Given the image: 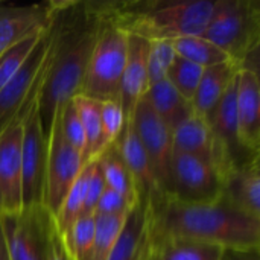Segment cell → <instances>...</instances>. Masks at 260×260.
Wrapping results in <instances>:
<instances>
[{"instance_id": "obj_1", "label": "cell", "mask_w": 260, "mask_h": 260, "mask_svg": "<svg viewBox=\"0 0 260 260\" xmlns=\"http://www.w3.org/2000/svg\"><path fill=\"white\" fill-rule=\"evenodd\" d=\"M99 26L91 3L58 2L52 53L37 98L46 133L55 111L82 93Z\"/></svg>"}, {"instance_id": "obj_2", "label": "cell", "mask_w": 260, "mask_h": 260, "mask_svg": "<svg viewBox=\"0 0 260 260\" xmlns=\"http://www.w3.org/2000/svg\"><path fill=\"white\" fill-rule=\"evenodd\" d=\"M149 236L204 242L222 250H253L260 248V219L238 210L224 197L187 204L161 195L149 201Z\"/></svg>"}, {"instance_id": "obj_3", "label": "cell", "mask_w": 260, "mask_h": 260, "mask_svg": "<svg viewBox=\"0 0 260 260\" xmlns=\"http://www.w3.org/2000/svg\"><path fill=\"white\" fill-rule=\"evenodd\" d=\"M104 17L129 35L146 41H175L203 35L212 18L215 0H154L93 3Z\"/></svg>"}, {"instance_id": "obj_4", "label": "cell", "mask_w": 260, "mask_h": 260, "mask_svg": "<svg viewBox=\"0 0 260 260\" xmlns=\"http://www.w3.org/2000/svg\"><path fill=\"white\" fill-rule=\"evenodd\" d=\"M203 37L242 66L259 50L260 3L257 0H215L212 18Z\"/></svg>"}, {"instance_id": "obj_5", "label": "cell", "mask_w": 260, "mask_h": 260, "mask_svg": "<svg viewBox=\"0 0 260 260\" xmlns=\"http://www.w3.org/2000/svg\"><path fill=\"white\" fill-rule=\"evenodd\" d=\"M96 14L101 18V26L81 94L99 102L119 101L120 81L128 56L129 34L116 21L104 17L98 11Z\"/></svg>"}, {"instance_id": "obj_6", "label": "cell", "mask_w": 260, "mask_h": 260, "mask_svg": "<svg viewBox=\"0 0 260 260\" xmlns=\"http://www.w3.org/2000/svg\"><path fill=\"white\" fill-rule=\"evenodd\" d=\"M84 165V155L64 139L56 110L47 128V157L43 193V207L52 218L56 215Z\"/></svg>"}, {"instance_id": "obj_7", "label": "cell", "mask_w": 260, "mask_h": 260, "mask_svg": "<svg viewBox=\"0 0 260 260\" xmlns=\"http://www.w3.org/2000/svg\"><path fill=\"white\" fill-rule=\"evenodd\" d=\"M37 98H32L20 111L23 113V137H21V186L23 207L34 209L43 206L46 157H47V133L38 111Z\"/></svg>"}, {"instance_id": "obj_8", "label": "cell", "mask_w": 260, "mask_h": 260, "mask_svg": "<svg viewBox=\"0 0 260 260\" xmlns=\"http://www.w3.org/2000/svg\"><path fill=\"white\" fill-rule=\"evenodd\" d=\"M53 44V21L43 32L40 41L23 62L20 70L0 91V131L40 91Z\"/></svg>"}, {"instance_id": "obj_9", "label": "cell", "mask_w": 260, "mask_h": 260, "mask_svg": "<svg viewBox=\"0 0 260 260\" xmlns=\"http://www.w3.org/2000/svg\"><path fill=\"white\" fill-rule=\"evenodd\" d=\"M165 195L187 204L213 203L222 198V181L210 163L189 154L172 152Z\"/></svg>"}, {"instance_id": "obj_10", "label": "cell", "mask_w": 260, "mask_h": 260, "mask_svg": "<svg viewBox=\"0 0 260 260\" xmlns=\"http://www.w3.org/2000/svg\"><path fill=\"white\" fill-rule=\"evenodd\" d=\"M53 218L44 207L23 209L18 215L2 216L9 260H47L49 235Z\"/></svg>"}, {"instance_id": "obj_11", "label": "cell", "mask_w": 260, "mask_h": 260, "mask_svg": "<svg viewBox=\"0 0 260 260\" xmlns=\"http://www.w3.org/2000/svg\"><path fill=\"white\" fill-rule=\"evenodd\" d=\"M136 136L139 137L157 180L161 193H166L169 165L172 157V133L168 125L157 116L148 101L143 98L134 108L129 119Z\"/></svg>"}, {"instance_id": "obj_12", "label": "cell", "mask_w": 260, "mask_h": 260, "mask_svg": "<svg viewBox=\"0 0 260 260\" xmlns=\"http://www.w3.org/2000/svg\"><path fill=\"white\" fill-rule=\"evenodd\" d=\"M23 113L0 131V218L23 212L21 186Z\"/></svg>"}, {"instance_id": "obj_13", "label": "cell", "mask_w": 260, "mask_h": 260, "mask_svg": "<svg viewBox=\"0 0 260 260\" xmlns=\"http://www.w3.org/2000/svg\"><path fill=\"white\" fill-rule=\"evenodd\" d=\"M58 2L38 3L29 6L0 8V55L21 40L44 30L53 21Z\"/></svg>"}, {"instance_id": "obj_14", "label": "cell", "mask_w": 260, "mask_h": 260, "mask_svg": "<svg viewBox=\"0 0 260 260\" xmlns=\"http://www.w3.org/2000/svg\"><path fill=\"white\" fill-rule=\"evenodd\" d=\"M236 122L242 148L260 154V81L259 73L241 69L236 82Z\"/></svg>"}, {"instance_id": "obj_15", "label": "cell", "mask_w": 260, "mask_h": 260, "mask_svg": "<svg viewBox=\"0 0 260 260\" xmlns=\"http://www.w3.org/2000/svg\"><path fill=\"white\" fill-rule=\"evenodd\" d=\"M116 146L134 180L137 195L140 198H145L148 201H154L160 198L163 193L157 184V180L154 177L149 158L139 140V137L134 133V128L131 125V120H125L123 129L116 139Z\"/></svg>"}, {"instance_id": "obj_16", "label": "cell", "mask_w": 260, "mask_h": 260, "mask_svg": "<svg viewBox=\"0 0 260 260\" xmlns=\"http://www.w3.org/2000/svg\"><path fill=\"white\" fill-rule=\"evenodd\" d=\"M148 47H149V41L137 35H129L128 56H126V64L123 69L120 91H119V102L123 108L125 120L131 117L136 105L143 99L149 87L148 69H146Z\"/></svg>"}, {"instance_id": "obj_17", "label": "cell", "mask_w": 260, "mask_h": 260, "mask_svg": "<svg viewBox=\"0 0 260 260\" xmlns=\"http://www.w3.org/2000/svg\"><path fill=\"white\" fill-rule=\"evenodd\" d=\"M222 197L238 210L260 219V155L248 158L224 180Z\"/></svg>"}, {"instance_id": "obj_18", "label": "cell", "mask_w": 260, "mask_h": 260, "mask_svg": "<svg viewBox=\"0 0 260 260\" xmlns=\"http://www.w3.org/2000/svg\"><path fill=\"white\" fill-rule=\"evenodd\" d=\"M149 239V201H139L128 213L123 229L107 260H142Z\"/></svg>"}, {"instance_id": "obj_19", "label": "cell", "mask_w": 260, "mask_h": 260, "mask_svg": "<svg viewBox=\"0 0 260 260\" xmlns=\"http://www.w3.org/2000/svg\"><path fill=\"white\" fill-rule=\"evenodd\" d=\"M239 70L241 66L235 61L206 67L190 102L193 113L207 120L222 101L232 82L236 79Z\"/></svg>"}, {"instance_id": "obj_20", "label": "cell", "mask_w": 260, "mask_h": 260, "mask_svg": "<svg viewBox=\"0 0 260 260\" xmlns=\"http://www.w3.org/2000/svg\"><path fill=\"white\" fill-rule=\"evenodd\" d=\"M222 248L177 238H151L142 260H221Z\"/></svg>"}, {"instance_id": "obj_21", "label": "cell", "mask_w": 260, "mask_h": 260, "mask_svg": "<svg viewBox=\"0 0 260 260\" xmlns=\"http://www.w3.org/2000/svg\"><path fill=\"white\" fill-rule=\"evenodd\" d=\"M172 149L212 165V134L206 119L192 113L172 129ZM213 166V165H212Z\"/></svg>"}, {"instance_id": "obj_22", "label": "cell", "mask_w": 260, "mask_h": 260, "mask_svg": "<svg viewBox=\"0 0 260 260\" xmlns=\"http://www.w3.org/2000/svg\"><path fill=\"white\" fill-rule=\"evenodd\" d=\"M143 98L148 101L157 116L168 125L171 133L180 122L193 113L192 104L186 101L168 79L151 85Z\"/></svg>"}, {"instance_id": "obj_23", "label": "cell", "mask_w": 260, "mask_h": 260, "mask_svg": "<svg viewBox=\"0 0 260 260\" xmlns=\"http://www.w3.org/2000/svg\"><path fill=\"white\" fill-rule=\"evenodd\" d=\"M72 102L79 114L84 128V134H85L84 160L87 163L96 160L107 148L102 137V126H101V102L84 94L75 96Z\"/></svg>"}, {"instance_id": "obj_24", "label": "cell", "mask_w": 260, "mask_h": 260, "mask_svg": "<svg viewBox=\"0 0 260 260\" xmlns=\"http://www.w3.org/2000/svg\"><path fill=\"white\" fill-rule=\"evenodd\" d=\"M96 160L102 169L105 184L108 189H113L133 201L139 200L134 180L128 171L116 143L108 145Z\"/></svg>"}, {"instance_id": "obj_25", "label": "cell", "mask_w": 260, "mask_h": 260, "mask_svg": "<svg viewBox=\"0 0 260 260\" xmlns=\"http://www.w3.org/2000/svg\"><path fill=\"white\" fill-rule=\"evenodd\" d=\"M88 174H90V163L87 161L84 165V168L81 169L78 178L75 180L73 186L67 192L66 198L62 200L56 215L53 216V225H55L56 233L61 236V239L66 238V235L70 232L73 224L84 213V203H85Z\"/></svg>"}, {"instance_id": "obj_26", "label": "cell", "mask_w": 260, "mask_h": 260, "mask_svg": "<svg viewBox=\"0 0 260 260\" xmlns=\"http://www.w3.org/2000/svg\"><path fill=\"white\" fill-rule=\"evenodd\" d=\"M174 49H175L177 56L187 59L193 64H198L204 69L232 61L230 56L224 50H221L218 46H215L212 41H209L203 35L184 37V38L175 40Z\"/></svg>"}, {"instance_id": "obj_27", "label": "cell", "mask_w": 260, "mask_h": 260, "mask_svg": "<svg viewBox=\"0 0 260 260\" xmlns=\"http://www.w3.org/2000/svg\"><path fill=\"white\" fill-rule=\"evenodd\" d=\"M128 215H98L94 213V238L90 260H107Z\"/></svg>"}, {"instance_id": "obj_28", "label": "cell", "mask_w": 260, "mask_h": 260, "mask_svg": "<svg viewBox=\"0 0 260 260\" xmlns=\"http://www.w3.org/2000/svg\"><path fill=\"white\" fill-rule=\"evenodd\" d=\"M94 238V215H81L62 239L70 260H90Z\"/></svg>"}, {"instance_id": "obj_29", "label": "cell", "mask_w": 260, "mask_h": 260, "mask_svg": "<svg viewBox=\"0 0 260 260\" xmlns=\"http://www.w3.org/2000/svg\"><path fill=\"white\" fill-rule=\"evenodd\" d=\"M177 58L174 41L157 40L149 41L146 69H148V85H154L168 78V72ZM148 87V88H149Z\"/></svg>"}, {"instance_id": "obj_30", "label": "cell", "mask_w": 260, "mask_h": 260, "mask_svg": "<svg viewBox=\"0 0 260 260\" xmlns=\"http://www.w3.org/2000/svg\"><path fill=\"white\" fill-rule=\"evenodd\" d=\"M203 73H204V67L177 56L168 72L166 79L186 101L192 102V98L200 85Z\"/></svg>"}, {"instance_id": "obj_31", "label": "cell", "mask_w": 260, "mask_h": 260, "mask_svg": "<svg viewBox=\"0 0 260 260\" xmlns=\"http://www.w3.org/2000/svg\"><path fill=\"white\" fill-rule=\"evenodd\" d=\"M44 30H40L34 35L21 40L20 43H17L15 46L8 49L3 55H0V91L11 81V78L20 70L23 62L27 59V56L30 55L34 47L40 41Z\"/></svg>"}, {"instance_id": "obj_32", "label": "cell", "mask_w": 260, "mask_h": 260, "mask_svg": "<svg viewBox=\"0 0 260 260\" xmlns=\"http://www.w3.org/2000/svg\"><path fill=\"white\" fill-rule=\"evenodd\" d=\"M58 116H59V125L64 139L82 155L85 152V134L84 128L79 119V114L73 105L72 101L64 104L62 107L58 108ZM85 161V160H84Z\"/></svg>"}, {"instance_id": "obj_33", "label": "cell", "mask_w": 260, "mask_h": 260, "mask_svg": "<svg viewBox=\"0 0 260 260\" xmlns=\"http://www.w3.org/2000/svg\"><path fill=\"white\" fill-rule=\"evenodd\" d=\"M125 125V113L119 101H102L101 102V126L105 145L116 142Z\"/></svg>"}, {"instance_id": "obj_34", "label": "cell", "mask_w": 260, "mask_h": 260, "mask_svg": "<svg viewBox=\"0 0 260 260\" xmlns=\"http://www.w3.org/2000/svg\"><path fill=\"white\" fill-rule=\"evenodd\" d=\"M90 163V174L87 180V192H85V203H84V213L82 215H94L96 206L107 189L105 178L98 160H91Z\"/></svg>"}, {"instance_id": "obj_35", "label": "cell", "mask_w": 260, "mask_h": 260, "mask_svg": "<svg viewBox=\"0 0 260 260\" xmlns=\"http://www.w3.org/2000/svg\"><path fill=\"white\" fill-rule=\"evenodd\" d=\"M137 201L139 200L133 201V200L120 195L119 192L107 187L96 206L94 213H98V215H128Z\"/></svg>"}, {"instance_id": "obj_36", "label": "cell", "mask_w": 260, "mask_h": 260, "mask_svg": "<svg viewBox=\"0 0 260 260\" xmlns=\"http://www.w3.org/2000/svg\"><path fill=\"white\" fill-rule=\"evenodd\" d=\"M47 260H70L61 236L56 233L55 225L52 224V230L49 235V248H47Z\"/></svg>"}, {"instance_id": "obj_37", "label": "cell", "mask_w": 260, "mask_h": 260, "mask_svg": "<svg viewBox=\"0 0 260 260\" xmlns=\"http://www.w3.org/2000/svg\"><path fill=\"white\" fill-rule=\"evenodd\" d=\"M260 248L253 250H222L221 260H260Z\"/></svg>"}, {"instance_id": "obj_38", "label": "cell", "mask_w": 260, "mask_h": 260, "mask_svg": "<svg viewBox=\"0 0 260 260\" xmlns=\"http://www.w3.org/2000/svg\"><path fill=\"white\" fill-rule=\"evenodd\" d=\"M0 260H9V254H8V247H6V241H5V235L0 225Z\"/></svg>"}]
</instances>
